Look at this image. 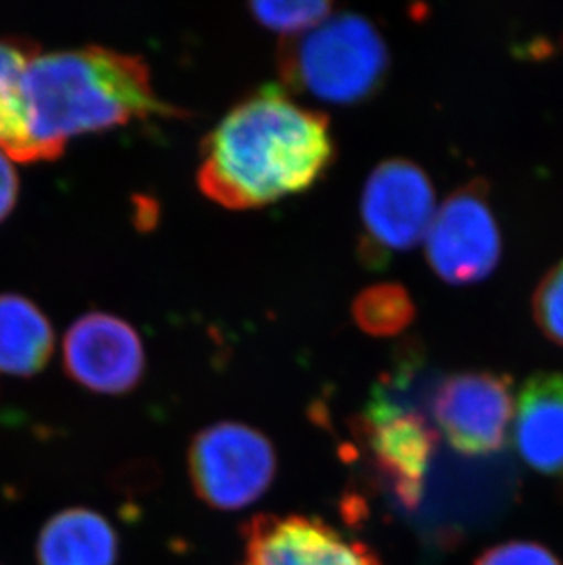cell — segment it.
<instances>
[{
    "mask_svg": "<svg viewBox=\"0 0 563 565\" xmlns=\"http://www.w3.org/2000/svg\"><path fill=\"white\" fill-rule=\"evenodd\" d=\"M333 160L328 116L295 102L284 86L267 85L205 136L196 182L211 202L249 211L314 188Z\"/></svg>",
    "mask_w": 563,
    "mask_h": 565,
    "instance_id": "6da1fadb",
    "label": "cell"
},
{
    "mask_svg": "<svg viewBox=\"0 0 563 565\" xmlns=\"http://www.w3.org/2000/svg\"><path fill=\"white\" fill-rule=\"evenodd\" d=\"M24 97L39 161L57 160L77 136L181 116L158 96L141 57L96 44L39 52L28 64Z\"/></svg>",
    "mask_w": 563,
    "mask_h": 565,
    "instance_id": "7a4b0ae2",
    "label": "cell"
},
{
    "mask_svg": "<svg viewBox=\"0 0 563 565\" xmlns=\"http://www.w3.org/2000/svg\"><path fill=\"white\" fill-rule=\"evenodd\" d=\"M282 81L331 105L367 102L389 74V46L367 17L331 15L322 24L284 39L278 55Z\"/></svg>",
    "mask_w": 563,
    "mask_h": 565,
    "instance_id": "3957f363",
    "label": "cell"
},
{
    "mask_svg": "<svg viewBox=\"0 0 563 565\" xmlns=\"http://www.w3.org/2000/svg\"><path fill=\"white\" fill-rule=\"evenodd\" d=\"M277 470L272 439L245 423L209 425L187 448L192 491L214 511H242L258 502L272 489Z\"/></svg>",
    "mask_w": 563,
    "mask_h": 565,
    "instance_id": "277c9868",
    "label": "cell"
},
{
    "mask_svg": "<svg viewBox=\"0 0 563 565\" xmlns=\"http://www.w3.org/2000/svg\"><path fill=\"white\" fill-rule=\"evenodd\" d=\"M436 191L417 163L403 158L379 163L361 196V255L368 266L412 249L436 214Z\"/></svg>",
    "mask_w": 563,
    "mask_h": 565,
    "instance_id": "5b68a950",
    "label": "cell"
},
{
    "mask_svg": "<svg viewBox=\"0 0 563 565\" xmlns=\"http://www.w3.org/2000/svg\"><path fill=\"white\" fill-rule=\"evenodd\" d=\"M501 247L500 225L484 180L452 192L425 235L426 260L437 277L454 286L489 277L500 264Z\"/></svg>",
    "mask_w": 563,
    "mask_h": 565,
    "instance_id": "8992f818",
    "label": "cell"
},
{
    "mask_svg": "<svg viewBox=\"0 0 563 565\" xmlns=\"http://www.w3.org/2000/svg\"><path fill=\"white\" fill-rule=\"evenodd\" d=\"M436 430L456 452L492 456L507 447L516 399L512 379L495 372H456L437 384L431 399Z\"/></svg>",
    "mask_w": 563,
    "mask_h": 565,
    "instance_id": "52a82bcc",
    "label": "cell"
},
{
    "mask_svg": "<svg viewBox=\"0 0 563 565\" xmlns=\"http://www.w3.org/2000/svg\"><path fill=\"white\" fill-rule=\"evenodd\" d=\"M370 459L401 505L415 509L437 450V430L423 412L379 392L359 419Z\"/></svg>",
    "mask_w": 563,
    "mask_h": 565,
    "instance_id": "ba28073f",
    "label": "cell"
},
{
    "mask_svg": "<svg viewBox=\"0 0 563 565\" xmlns=\"http://www.w3.org/2000/svg\"><path fill=\"white\" fill-rule=\"evenodd\" d=\"M240 534L238 565H384L370 545L317 516L256 514Z\"/></svg>",
    "mask_w": 563,
    "mask_h": 565,
    "instance_id": "9c48e42d",
    "label": "cell"
},
{
    "mask_svg": "<svg viewBox=\"0 0 563 565\" xmlns=\"http://www.w3.org/2000/svg\"><path fill=\"white\" fill-rule=\"evenodd\" d=\"M63 361L72 381L102 395L132 392L147 369L138 331L127 320L103 311L83 315L70 326Z\"/></svg>",
    "mask_w": 563,
    "mask_h": 565,
    "instance_id": "30bf717a",
    "label": "cell"
},
{
    "mask_svg": "<svg viewBox=\"0 0 563 565\" xmlns=\"http://www.w3.org/2000/svg\"><path fill=\"white\" fill-rule=\"evenodd\" d=\"M512 438L523 463L563 481V372H538L516 397Z\"/></svg>",
    "mask_w": 563,
    "mask_h": 565,
    "instance_id": "8fae6325",
    "label": "cell"
},
{
    "mask_svg": "<svg viewBox=\"0 0 563 565\" xmlns=\"http://www.w3.org/2000/svg\"><path fill=\"white\" fill-rule=\"evenodd\" d=\"M35 561L38 565H117L119 536L102 512L64 509L41 529Z\"/></svg>",
    "mask_w": 563,
    "mask_h": 565,
    "instance_id": "7c38bea8",
    "label": "cell"
},
{
    "mask_svg": "<svg viewBox=\"0 0 563 565\" xmlns=\"http://www.w3.org/2000/svg\"><path fill=\"white\" fill-rule=\"evenodd\" d=\"M55 348L49 317L22 295H0V372L32 377L49 364Z\"/></svg>",
    "mask_w": 563,
    "mask_h": 565,
    "instance_id": "4fadbf2b",
    "label": "cell"
},
{
    "mask_svg": "<svg viewBox=\"0 0 563 565\" xmlns=\"http://www.w3.org/2000/svg\"><path fill=\"white\" fill-rule=\"evenodd\" d=\"M41 52L24 39H0V150L17 163H38L24 97L28 64Z\"/></svg>",
    "mask_w": 563,
    "mask_h": 565,
    "instance_id": "5bb4252c",
    "label": "cell"
},
{
    "mask_svg": "<svg viewBox=\"0 0 563 565\" xmlns=\"http://www.w3.org/2000/svg\"><path fill=\"white\" fill-rule=\"evenodd\" d=\"M351 313L368 335L395 337L414 322L415 306L401 284H373L357 295Z\"/></svg>",
    "mask_w": 563,
    "mask_h": 565,
    "instance_id": "9a60e30c",
    "label": "cell"
},
{
    "mask_svg": "<svg viewBox=\"0 0 563 565\" xmlns=\"http://www.w3.org/2000/svg\"><path fill=\"white\" fill-rule=\"evenodd\" d=\"M251 15L272 32L284 33L286 39L298 38L330 19L333 4L322 0H282V2H253Z\"/></svg>",
    "mask_w": 563,
    "mask_h": 565,
    "instance_id": "2e32d148",
    "label": "cell"
},
{
    "mask_svg": "<svg viewBox=\"0 0 563 565\" xmlns=\"http://www.w3.org/2000/svg\"><path fill=\"white\" fill-rule=\"evenodd\" d=\"M532 319L549 341L563 347V260L538 282L532 294Z\"/></svg>",
    "mask_w": 563,
    "mask_h": 565,
    "instance_id": "e0dca14e",
    "label": "cell"
},
{
    "mask_svg": "<svg viewBox=\"0 0 563 565\" xmlns=\"http://www.w3.org/2000/svg\"><path fill=\"white\" fill-rule=\"evenodd\" d=\"M474 565H563L545 545L531 540H510L492 545L478 556Z\"/></svg>",
    "mask_w": 563,
    "mask_h": 565,
    "instance_id": "ac0fdd59",
    "label": "cell"
},
{
    "mask_svg": "<svg viewBox=\"0 0 563 565\" xmlns=\"http://www.w3.org/2000/svg\"><path fill=\"white\" fill-rule=\"evenodd\" d=\"M17 198H19V174L10 156L0 150V224L15 209Z\"/></svg>",
    "mask_w": 563,
    "mask_h": 565,
    "instance_id": "d6986e66",
    "label": "cell"
}]
</instances>
